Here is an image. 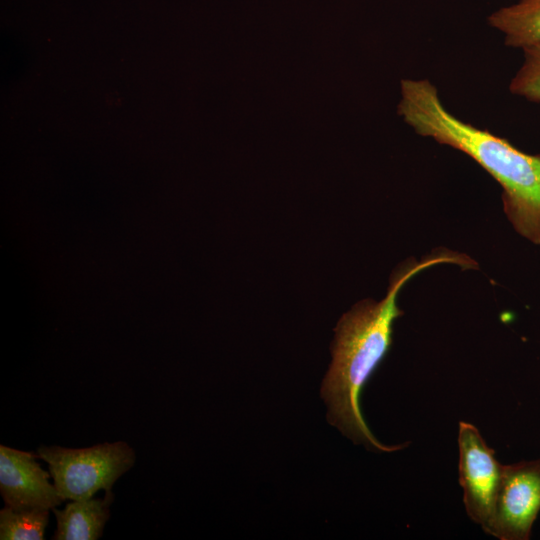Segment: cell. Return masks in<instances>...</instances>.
<instances>
[{"instance_id":"3957f363","label":"cell","mask_w":540,"mask_h":540,"mask_svg":"<svg viewBox=\"0 0 540 540\" xmlns=\"http://www.w3.org/2000/svg\"><path fill=\"white\" fill-rule=\"evenodd\" d=\"M38 457L49 465L53 484L63 500L89 499L116 480L135 462L134 450L123 441L71 449L40 447Z\"/></svg>"},{"instance_id":"ba28073f","label":"cell","mask_w":540,"mask_h":540,"mask_svg":"<svg viewBox=\"0 0 540 540\" xmlns=\"http://www.w3.org/2000/svg\"><path fill=\"white\" fill-rule=\"evenodd\" d=\"M489 25L504 36L506 46L523 49L540 43V0H518L488 17Z\"/></svg>"},{"instance_id":"8992f818","label":"cell","mask_w":540,"mask_h":540,"mask_svg":"<svg viewBox=\"0 0 540 540\" xmlns=\"http://www.w3.org/2000/svg\"><path fill=\"white\" fill-rule=\"evenodd\" d=\"M38 454L0 446V492L13 509H53L64 500L40 464Z\"/></svg>"},{"instance_id":"52a82bcc","label":"cell","mask_w":540,"mask_h":540,"mask_svg":"<svg viewBox=\"0 0 540 540\" xmlns=\"http://www.w3.org/2000/svg\"><path fill=\"white\" fill-rule=\"evenodd\" d=\"M114 495L105 491L103 498L73 500L63 510L52 509L57 528L54 540H96L101 537L109 518Z\"/></svg>"},{"instance_id":"7a4b0ae2","label":"cell","mask_w":540,"mask_h":540,"mask_svg":"<svg viewBox=\"0 0 540 540\" xmlns=\"http://www.w3.org/2000/svg\"><path fill=\"white\" fill-rule=\"evenodd\" d=\"M397 112L420 136L472 158L501 186L505 215L514 230L540 246V153L462 121L443 105L428 79H402Z\"/></svg>"},{"instance_id":"9c48e42d","label":"cell","mask_w":540,"mask_h":540,"mask_svg":"<svg viewBox=\"0 0 540 540\" xmlns=\"http://www.w3.org/2000/svg\"><path fill=\"white\" fill-rule=\"evenodd\" d=\"M49 520L48 509H13L0 511L1 540H42Z\"/></svg>"},{"instance_id":"277c9868","label":"cell","mask_w":540,"mask_h":540,"mask_svg":"<svg viewBox=\"0 0 540 540\" xmlns=\"http://www.w3.org/2000/svg\"><path fill=\"white\" fill-rule=\"evenodd\" d=\"M459 482L468 516L487 533L494 514L503 465L479 430L460 422L458 433Z\"/></svg>"},{"instance_id":"5b68a950","label":"cell","mask_w":540,"mask_h":540,"mask_svg":"<svg viewBox=\"0 0 540 540\" xmlns=\"http://www.w3.org/2000/svg\"><path fill=\"white\" fill-rule=\"evenodd\" d=\"M540 512V458L503 465L488 534L500 540H528Z\"/></svg>"},{"instance_id":"30bf717a","label":"cell","mask_w":540,"mask_h":540,"mask_svg":"<svg viewBox=\"0 0 540 540\" xmlns=\"http://www.w3.org/2000/svg\"><path fill=\"white\" fill-rule=\"evenodd\" d=\"M523 62L509 84V91L529 102L540 103V43L521 49Z\"/></svg>"},{"instance_id":"6da1fadb","label":"cell","mask_w":540,"mask_h":540,"mask_svg":"<svg viewBox=\"0 0 540 540\" xmlns=\"http://www.w3.org/2000/svg\"><path fill=\"white\" fill-rule=\"evenodd\" d=\"M442 263L469 269L473 260L447 249H439L421 260L410 258L393 271L382 300L365 299L356 303L342 315L334 329L332 362L321 394L328 406L329 423L355 443L382 452L401 448L384 445L374 437L361 413L360 395L392 345L394 321L403 315L397 305L400 290L422 270Z\"/></svg>"}]
</instances>
